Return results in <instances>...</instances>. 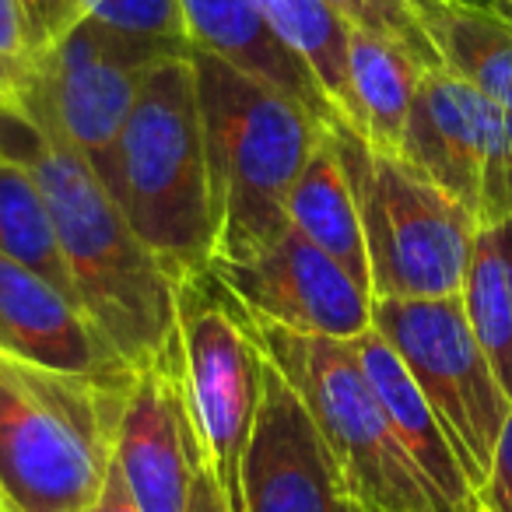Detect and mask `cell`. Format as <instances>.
Returning <instances> with one entry per match:
<instances>
[{
    "instance_id": "6da1fadb",
    "label": "cell",
    "mask_w": 512,
    "mask_h": 512,
    "mask_svg": "<svg viewBox=\"0 0 512 512\" xmlns=\"http://www.w3.org/2000/svg\"><path fill=\"white\" fill-rule=\"evenodd\" d=\"M0 155L36 176L53 211L74 292L113 351L141 369L172 341L176 281L158 267L102 176L22 102H0Z\"/></svg>"
},
{
    "instance_id": "7a4b0ae2",
    "label": "cell",
    "mask_w": 512,
    "mask_h": 512,
    "mask_svg": "<svg viewBox=\"0 0 512 512\" xmlns=\"http://www.w3.org/2000/svg\"><path fill=\"white\" fill-rule=\"evenodd\" d=\"M207 169H211L218 256L253 260L288 232V193L330 134L278 88L193 50Z\"/></svg>"
},
{
    "instance_id": "3957f363",
    "label": "cell",
    "mask_w": 512,
    "mask_h": 512,
    "mask_svg": "<svg viewBox=\"0 0 512 512\" xmlns=\"http://www.w3.org/2000/svg\"><path fill=\"white\" fill-rule=\"evenodd\" d=\"M109 193L176 285L211 271L218 221L190 57H172L148 74L116 144Z\"/></svg>"
},
{
    "instance_id": "277c9868",
    "label": "cell",
    "mask_w": 512,
    "mask_h": 512,
    "mask_svg": "<svg viewBox=\"0 0 512 512\" xmlns=\"http://www.w3.org/2000/svg\"><path fill=\"white\" fill-rule=\"evenodd\" d=\"M134 372L67 376L0 355V505L85 512L113 467Z\"/></svg>"
},
{
    "instance_id": "5b68a950",
    "label": "cell",
    "mask_w": 512,
    "mask_h": 512,
    "mask_svg": "<svg viewBox=\"0 0 512 512\" xmlns=\"http://www.w3.org/2000/svg\"><path fill=\"white\" fill-rule=\"evenodd\" d=\"M256 334L267 362L306 404L362 512H439L432 484L393 435L355 344L299 334L267 320H256Z\"/></svg>"
},
{
    "instance_id": "8992f818",
    "label": "cell",
    "mask_w": 512,
    "mask_h": 512,
    "mask_svg": "<svg viewBox=\"0 0 512 512\" xmlns=\"http://www.w3.org/2000/svg\"><path fill=\"white\" fill-rule=\"evenodd\" d=\"M337 148L355 186L372 299L460 295L477 218L407 158L376 151L341 127Z\"/></svg>"
},
{
    "instance_id": "52a82bcc",
    "label": "cell",
    "mask_w": 512,
    "mask_h": 512,
    "mask_svg": "<svg viewBox=\"0 0 512 512\" xmlns=\"http://www.w3.org/2000/svg\"><path fill=\"white\" fill-rule=\"evenodd\" d=\"M176 344L204 463L228 512H246L242 460L267 372L256 320L218 274L200 271L176 285Z\"/></svg>"
},
{
    "instance_id": "ba28073f",
    "label": "cell",
    "mask_w": 512,
    "mask_h": 512,
    "mask_svg": "<svg viewBox=\"0 0 512 512\" xmlns=\"http://www.w3.org/2000/svg\"><path fill=\"white\" fill-rule=\"evenodd\" d=\"M372 327L390 341L453 442L470 488H481L512 414L488 355L477 344L460 295L372 299Z\"/></svg>"
},
{
    "instance_id": "9c48e42d",
    "label": "cell",
    "mask_w": 512,
    "mask_h": 512,
    "mask_svg": "<svg viewBox=\"0 0 512 512\" xmlns=\"http://www.w3.org/2000/svg\"><path fill=\"white\" fill-rule=\"evenodd\" d=\"M172 57L190 53L137 43L92 18H81L53 50L36 60V71L15 102L64 137L109 186L116 144L134 113L137 95L148 74Z\"/></svg>"
},
{
    "instance_id": "30bf717a",
    "label": "cell",
    "mask_w": 512,
    "mask_h": 512,
    "mask_svg": "<svg viewBox=\"0 0 512 512\" xmlns=\"http://www.w3.org/2000/svg\"><path fill=\"white\" fill-rule=\"evenodd\" d=\"M113 463L141 512H190L193 484L207 463L186 397L176 330L162 355L134 369Z\"/></svg>"
},
{
    "instance_id": "8fae6325",
    "label": "cell",
    "mask_w": 512,
    "mask_h": 512,
    "mask_svg": "<svg viewBox=\"0 0 512 512\" xmlns=\"http://www.w3.org/2000/svg\"><path fill=\"white\" fill-rule=\"evenodd\" d=\"M211 271L256 320L337 341H355L372 327L369 288L295 228L253 260H214Z\"/></svg>"
},
{
    "instance_id": "7c38bea8",
    "label": "cell",
    "mask_w": 512,
    "mask_h": 512,
    "mask_svg": "<svg viewBox=\"0 0 512 512\" xmlns=\"http://www.w3.org/2000/svg\"><path fill=\"white\" fill-rule=\"evenodd\" d=\"M242 495L246 512H362L306 404L271 362L242 460Z\"/></svg>"
},
{
    "instance_id": "4fadbf2b",
    "label": "cell",
    "mask_w": 512,
    "mask_h": 512,
    "mask_svg": "<svg viewBox=\"0 0 512 512\" xmlns=\"http://www.w3.org/2000/svg\"><path fill=\"white\" fill-rule=\"evenodd\" d=\"M0 355L67 376L134 372L64 292L0 253Z\"/></svg>"
},
{
    "instance_id": "5bb4252c",
    "label": "cell",
    "mask_w": 512,
    "mask_h": 512,
    "mask_svg": "<svg viewBox=\"0 0 512 512\" xmlns=\"http://www.w3.org/2000/svg\"><path fill=\"white\" fill-rule=\"evenodd\" d=\"M484 130L488 95H481L449 67H432L421 74L400 158H407L435 186L460 200L474 218L481 200Z\"/></svg>"
},
{
    "instance_id": "9a60e30c",
    "label": "cell",
    "mask_w": 512,
    "mask_h": 512,
    "mask_svg": "<svg viewBox=\"0 0 512 512\" xmlns=\"http://www.w3.org/2000/svg\"><path fill=\"white\" fill-rule=\"evenodd\" d=\"M179 8H183L186 39L193 50L211 53L232 64L235 71L278 88L281 95L299 102L309 116H316L323 127H348L320 88L316 74L281 43L264 11L256 8V0H179Z\"/></svg>"
},
{
    "instance_id": "2e32d148",
    "label": "cell",
    "mask_w": 512,
    "mask_h": 512,
    "mask_svg": "<svg viewBox=\"0 0 512 512\" xmlns=\"http://www.w3.org/2000/svg\"><path fill=\"white\" fill-rule=\"evenodd\" d=\"M351 344H355L365 376H369L372 390H376L379 404H383L386 418H390L393 435H397L400 446L411 453V460L418 463L425 481L432 484L439 512H449L467 495H474L446 428L435 418L432 404H428L425 393L418 390V383H414V376L407 372V365L400 362V355L390 348V341H386L376 327H369Z\"/></svg>"
},
{
    "instance_id": "e0dca14e",
    "label": "cell",
    "mask_w": 512,
    "mask_h": 512,
    "mask_svg": "<svg viewBox=\"0 0 512 512\" xmlns=\"http://www.w3.org/2000/svg\"><path fill=\"white\" fill-rule=\"evenodd\" d=\"M288 225L306 235L313 246H320L358 285L372 292L362 214H358L355 186H351L334 130L320 141V148L313 151L309 165L288 193Z\"/></svg>"
},
{
    "instance_id": "ac0fdd59",
    "label": "cell",
    "mask_w": 512,
    "mask_h": 512,
    "mask_svg": "<svg viewBox=\"0 0 512 512\" xmlns=\"http://www.w3.org/2000/svg\"><path fill=\"white\" fill-rule=\"evenodd\" d=\"M442 67L512 113V29L484 0H411Z\"/></svg>"
},
{
    "instance_id": "d6986e66",
    "label": "cell",
    "mask_w": 512,
    "mask_h": 512,
    "mask_svg": "<svg viewBox=\"0 0 512 512\" xmlns=\"http://www.w3.org/2000/svg\"><path fill=\"white\" fill-rule=\"evenodd\" d=\"M425 67L376 32L351 29L348 78L355 99V130L369 148L400 155Z\"/></svg>"
},
{
    "instance_id": "ffe728a7",
    "label": "cell",
    "mask_w": 512,
    "mask_h": 512,
    "mask_svg": "<svg viewBox=\"0 0 512 512\" xmlns=\"http://www.w3.org/2000/svg\"><path fill=\"white\" fill-rule=\"evenodd\" d=\"M460 302L477 344L512 400V221L477 228Z\"/></svg>"
},
{
    "instance_id": "44dd1931",
    "label": "cell",
    "mask_w": 512,
    "mask_h": 512,
    "mask_svg": "<svg viewBox=\"0 0 512 512\" xmlns=\"http://www.w3.org/2000/svg\"><path fill=\"white\" fill-rule=\"evenodd\" d=\"M0 253L78 302L46 193L39 190L36 176L8 155H0Z\"/></svg>"
},
{
    "instance_id": "7402d4cb",
    "label": "cell",
    "mask_w": 512,
    "mask_h": 512,
    "mask_svg": "<svg viewBox=\"0 0 512 512\" xmlns=\"http://www.w3.org/2000/svg\"><path fill=\"white\" fill-rule=\"evenodd\" d=\"M256 8L264 11L281 43L316 74L341 120L355 130V99H351L348 78V18L337 8H330L327 0H256Z\"/></svg>"
},
{
    "instance_id": "603a6c76",
    "label": "cell",
    "mask_w": 512,
    "mask_h": 512,
    "mask_svg": "<svg viewBox=\"0 0 512 512\" xmlns=\"http://www.w3.org/2000/svg\"><path fill=\"white\" fill-rule=\"evenodd\" d=\"M81 18L106 25L137 43L162 46L172 53H193L179 0H78Z\"/></svg>"
},
{
    "instance_id": "cb8c5ba5",
    "label": "cell",
    "mask_w": 512,
    "mask_h": 512,
    "mask_svg": "<svg viewBox=\"0 0 512 512\" xmlns=\"http://www.w3.org/2000/svg\"><path fill=\"white\" fill-rule=\"evenodd\" d=\"M330 8H337L351 22V29L376 32V36L397 43L418 60L425 71L442 67L439 53H435L428 32L421 29L418 15H414L411 0H327Z\"/></svg>"
},
{
    "instance_id": "d4e9b609",
    "label": "cell",
    "mask_w": 512,
    "mask_h": 512,
    "mask_svg": "<svg viewBox=\"0 0 512 512\" xmlns=\"http://www.w3.org/2000/svg\"><path fill=\"white\" fill-rule=\"evenodd\" d=\"M36 71V53L25 29L22 0H0V95L18 99Z\"/></svg>"
},
{
    "instance_id": "484cf974",
    "label": "cell",
    "mask_w": 512,
    "mask_h": 512,
    "mask_svg": "<svg viewBox=\"0 0 512 512\" xmlns=\"http://www.w3.org/2000/svg\"><path fill=\"white\" fill-rule=\"evenodd\" d=\"M22 11H25V29H29L36 60L46 50H53L81 22L78 0H22Z\"/></svg>"
},
{
    "instance_id": "4316f807",
    "label": "cell",
    "mask_w": 512,
    "mask_h": 512,
    "mask_svg": "<svg viewBox=\"0 0 512 512\" xmlns=\"http://www.w3.org/2000/svg\"><path fill=\"white\" fill-rule=\"evenodd\" d=\"M488 512H512V414L502 425V435L491 453V467L484 484L474 491Z\"/></svg>"
},
{
    "instance_id": "83f0119b",
    "label": "cell",
    "mask_w": 512,
    "mask_h": 512,
    "mask_svg": "<svg viewBox=\"0 0 512 512\" xmlns=\"http://www.w3.org/2000/svg\"><path fill=\"white\" fill-rule=\"evenodd\" d=\"M85 512H141V509H137V502H134V495L127 491V484H123L116 463L109 467L106 484H102V491L95 495V502L88 505Z\"/></svg>"
},
{
    "instance_id": "f1b7e54d",
    "label": "cell",
    "mask_w": 512,
    "mask_h": 512,
    "mask_svg": "<svg viewBox=\"0 0 512 512\" xmlns=\"http://www.w3.org/2000/svg\"><path fill=\"white\" fill-rule=\"evenodd\" d=\"M190 512H228L225 498H221L218 484H214L211 470H200L197 484H193V498H190Z\"/></svg>"
},
{
    "instance_id": "f546056e",
    "label": "cell",
    "mask_w": 512,
    "mask_h": 512,
    "mask_svg": "<svg viewBox=\"0 0 512 512\" xmlns=\"http://www.w3.org/2000/svg\"><path fill=\"white\" fill-rule=\"evenodd\" d=\"M488 4L502 22H509V29H512V0H488Z\"/></svg>"
},
{
    "instance_id": "4dcf8cb0",
    "label": "cell",
    "mask_w": 512,
    "mask_h": 512,
    "mask_svg": "<svg viewBox=\"0 0 512 512\" xmlns=\"http://www.w3.org/2000/svg\"><path fill=\"white\" fill-rule=\"evenodd\" d=\"M449 512H488V509H484L481 498H477V495H467L460 505H453V509H449Z\"/></svg>"
},
{
    "instance_id": "1f68e13d",
    "label": "cell",
    "mask_w": 512,
    "mask_h": 512,
    "mask_svg": "<svg viewBox=\"0 0 512 512\" xmlns=\"http://www.w3.org/2000/svg\"><path fill=\"white\" fill-rule=\"evenodd\" d=\"M0 102H4V95H0Z\"/></svg>"
},
{
    "instance_id": "d6a6232c",
    "label": "cell",
    "mask_w": 512,
    "mask_h": 512,
    "mask_svg": "<svg viewBox=\"0 0 512 512\" xmlns=\"http://www.w3.org/2000/svg\"><path fill=\"white\" fill-rule=\"evenodd\" d=\"M0 512H4V505H0Z\"/></svg>"
},
{
    "instance_id": "836d02e7",
    "label": "cell",
    "mask_w": 512,
    "mask_h": 512,
    "mask_svg": "<svg viewBox=\"0 0 512 512\" xmlns=\"http://www.w3.org/2000/svg\"><path fill=\"white\" fill-rule=\"evenodd\" d=\"M484 4H488V0H484Z\"/></svg>"
}]
</instances>
